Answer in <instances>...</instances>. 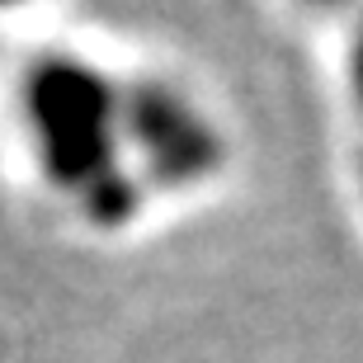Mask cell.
Masks as SVG:
<instances>
[{
  "label": "cell",
  "mask_w": 363,
  "mask_h": 363,
  "mask_svg": "<svg viewBox=\"0 0 363 363\" xmlns=\"http://www.w3.org/2000/svg\"><path fill=\"white\" fill-rule=\"evenodd\" d=\"M19 123L43 189L90 231H128L156 203L137 147L133 76L48 52L19 85Z\"/></svg>",
  "instance_id": "6da1fadb"
},
{
  "label": "cell",
  "mask_w": 363,
  "mask_h": 363,
  "mask_svg": "<svg viewBox=\"0 0 363 363\" xmlns=\"http://www.w3.org/2000/svg\"><path fill=\"white\" fill-rule=\"evenodd\" d=\"M350 90L354 104L363 108V10L350 19Z\"/></svg>",
  "instance_id": "7a4b0ae2"
},
{
  "label": "cell",
  "mask_w": 363,
  "mask_h": 363,
  "mask_svg": "<svg viewBox=\"0 0 363 363\" xmlns=\"http://www.w3.org/2000/svg\"><path fill=\"white\" fill-rule=\"evenodd\" d=\"M293 5H302L307 14H321V19H345V24L363 10V0H293Z\"/></svg>",
  "instance_id": "3957f363"
},
{
  "label": "cell",
  "mask_w": 363,
  "mask_h": 363,
  "mask_svg": "<svg viewBox=\"0 0 363 363\" xmlns=\"http://www.w3.org/2000/svg\"><path fill=\"white\" fill-rule=\"evenodd\" d=\"M43 0H0V19H14V14H28V10H38Z\"/></svg>",
  "instance_id": "277c9868"
}]
</instances>
